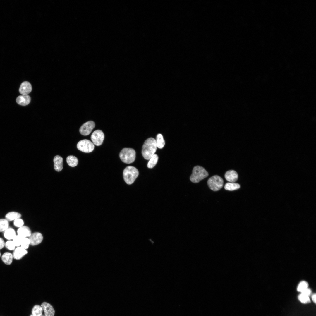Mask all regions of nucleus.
I'll list each match as a JSON object with an SVG mask.
<instances>
[{
    "label": "nucleus",
    "instance_id": "obj_30",
    "mask_svg": "<svg viewBox=\"0 0 316 316\" xmlns=\"http://www.w3.org/2000/svg\"><path fill=\"white\" fill-rule=\"evenodd\" d=\"M5 246L7 249L11 250H14L16 247L13 241L10 240L5 243Z\"/></svg>",
    "mask_w": 316,
    "mask_h": 316
},
{
    "label": "nucleus",
    "instance_id": "obj_4",
    "mask_svg": "<svg viewBox=\"0 0 316 316\" xmlns=\"http://www.w3.org/2000/svg\"><path fill=\"white\" fill-rule=\"evenodd\" d=\"M119 157L123 162L126 164H130L135 160L136 152L133 149L125 148L123 149L120 152Z\"/></svg>",
    "mask_w": 316,
    "mask_h": 316
},
{
    "label": "nucleus",
    "instance_id": "obj_2",
    "mask_svg": "<svg viewBox=\"0 0 316 316\" xmlns=\"http://www.w3.org/2000/svg\"><path fill=\"white\" fill-rule=\"evenodd\" d=\"M208 173L203 167L200 166H195L193 168L190 179L193 183H197L207 177Z\"/></svg>",
    "mask_w": 316,
    "mask_h": 316
},
{
    "label": "nucleus",
    "instance_id": "obj_31",
    "mask_svg": "<svg viewBox=\"0 0 316 316\" xmlns=\"http://www.w3.org/2000/svg\"><path fill=\"white\" fill-rule=\"evenodd\" d=\"M24 224L23 220L20 218L16 219L14 221V225L17 227H21L23 226Z\"/></svg>",
    "mask_w": 316,
    "mask_h": 316
},
{
    "label": "nucleus",
    "instance_id": "obj_26",
    "mask_svg": "<svg viewBox=\"0 0 316 316\" xmlns=\"http://www.w3.org/2000/svg\"><path fill=\"white\" fill-rule=\"evenodd\" d=\"M299 300L302 303H306L310 302L309 296L303 293H301L298 296Z\"/></svg>",
    "mask_w": 316,
    "mask_h": 316
},
{
    "label": "nucleus",
    "instance_id": "obj_3",
    "mask_svg": "<svg viewBox=\"0 0 316 316\" xmlns=\"http://www.w3.org/2000/svg\"><path fill=\"white\" fill-rule=\"evenodd\" d=\"M138 174V170L132 166L126 167L124 169L123 172L124 180L126 183L129 185L133 183Z\"/></svg>",
    "mask_w": 316,
    "mask_h": 316
},
{
    "label": "nucleus",
    "instance_id": "obj_7",
    "mask_svg": "<svg viewBox=\"0 0 316 316\" xmlns=\"http://www.w3.org/2000/svg\"><path fill=\"white\" fill-rule=\"evenodd\" d=\"M104 138V135L103 132L100 130H97L94 131L92 133L91 139L94 145L99 146L102 144Z\"/></svg>",
    "mask_w": 316,
    "mask_h": 316
},
{
    "label": "nucleus",
    "instance_id": "obj_23",
    "mask_svg": "<svg viewBox=\"0 0 316 316\" xmlns=\"http://www.w3.org/2000/svg\"><path fill=\"white\" fill-rule=\"evenodd\" d=\"M158 157L156 154H154L150 159L148 163L147 166L149 168H152L154 167L157 162Z\"/></svg>",
    "mask_w": 316,
    "mask_h": 316
},
{
    "label": "nucleus",
    "instance_id": "obj_16",
    "mask_svg": "<svg viewBox=\"0 0 316 316\" xmlns=\"http://www.w3.org/2000/svg\"><path fill=\"white\" fill-rule=\"evenodd\" d=\"M53 161L54 169L58 172L61 171L63 168V158L60 156L56 155L54 157Z\"/></svg>",
    "mask_w": 316,
    "mask_h": 316
},
{
    "label": "nucleus",
    "instance_id": "obj_8",
    "mask_svg": "<svg viewBox=\"0 0 316 316\" xmlns=\"http://www.w3.org/2000/svg\"><path fill=\"white\" fill-rule=\"evenodd\" d=\"M95 126V122L90 121L83 124L79 129L80 134L84 136L89 135Z\"/></svg>",
    "mask_w": 316,
    "mask_h": 316
},
{
    "label": "nucleus",
    "instance_id": "obj_19",
    "mask_svg": "<svg viewBox=\"0 0 316 316\" xmlns=\"http://www.w3.org/2000/svg\"><path fill=\"white\" fill-rule=\"evenodd\" d=\"M4 237L8 240L13 239L16 236L15 231L13 228H8L4 231Z\"/></svg>",
    "mask_w": 316,
    "mask_h": 316
},
{
    "label": "nucleus",
    "instance_id": "obj_24",
    "mask_svg": "<svg viewBox=\"0 0 316 316\" xmlns=\"http://www.w3.org/2000/svg\"><path fill=\"white\" fill-rule=\"evenodd\" d=\"M43 309L42 307L39 305H36L33 308L32 313V315L35 316H40L42 314Z\"/></svg>",
    "mask_w": 316,
    "mask_h": 316
},
{
    "label": "nucleus",
    "instance_id": "obj_34",
    "mask_svg": "<svg viewBox=\"0 0 316 316\" xmlns=\"http://www.w3.org/2000/svg\"><path fill=\"white\" fill-rule=\"evenodd\" d=\"M312 299L314 302L316 303V294H315L312 295Z\"/></svg>",
    "mask_w": 316,
    "mask_h": 316
},
{
    "label": "nucleus",
    "instance_id": "obj_14",
    "mask_svg": "<svg viewBox=\"0 0 316 316\" xmlns=\"http://www.w3.org/2000/svg\"><path fill=\"white\" fill-rule=\"evenodd\" d=\"M16 100L18 104L22 106H26L30 102L31 98L28 95H21L17 97Z\"/></svg>",
    "mask_w": 316,
    "mask_h": 316
},
{
    "label": "nucleus",
    "instance_id": "obj_22",
    "mask_svg": "<svg viewBox=\"0 0 316 316\" xmlns=\"http://www.w3.org/2000/svg\"><path fill=\"white\" fill-rule=\"evenodd\" d=\"M156 140L157 147L162 149L164 147L165 144V142L163 136L161 134H158L157 135Z\"/></svg>",
    "mask_w": 316,
    "mask_h": 316
},
{
    "label": "nucleus",
    "instance_id": "obj_13",
    "mask_svg": "<svg viewBox=\"0 0 316 316\" xmlns=\"http://www.w3.org/2000/svg\"><path fill=\"white\" fill-rule=\"evenodd\" d=\"M224 177L228 181L231 183H233L237 180L238 175L235 171L230 170L226 172Z\"/></svg>",
    "mask_w": 316,
    "mask_h": 316
},
{
    "label": "nucleus",
    "instance_id": "obj_29",
    "mask_svg": "<svg viewBox=\"0 0 316 316\" xmlns=\"http://www.w3.org/2000/svg\"><path fill=\"white\" fill-rule=\"evenodd\" d=\"M23 237L18 235H16L13 239V241L16 246L19 247L20 245Z\"/></svg>",
    "mask_w": 316,
    "mask_h": 316
},
{
    "label": "nucleus",
    "instance_id": "obj_35",
    "mask_svg": "<svg viewBox=\"0 0 316 316\" xmlns=\"http://www.w3.org/2000/svg\"><path fill=\"white\" fill-rule=\"evenodd\" d=\"M45 316V315H42H42H41V316Z\"/></svg>",
    "mask_w": 316,
    "mask_h": 316
},
{
    "label": "nucleus",
    "instance_id": "obj_21",
    "mask_svg": "<svg viewBox=\"0 0 316 316\" xmlns=\"http://www.w3.org/2000/svg\"><path fill=\"white\" fill-rule=\"evenodd\" d=\"M240 185L237 183H227L224 186L225 190L229 191H233L239 189Z\"/></svg>",
    "mask_w": 316,
    "mask_h": 316
},
{
    "label": "nucleus",
    "instance_id": "obj_11",
    "mask_svg": "<svg viewBox=\"0 0 316 316\" xmlns=\"http://www.w3.org/2000/svg\"><path fill=\"white\" fill-rule=\"evenodd\" d=\"M32 90L31 84L28 82L24 81L21 84L19 88V92L22 95H28Z\"/></svg>",
    "mask_w": 316,
    "mask_h": 316
},
{
    "label": "nucleus",
    "instance_id": "obj_9",
    "mask_svg": "<svg viewBox=\"0 0 316 316\" xmlns=\"http://www.w3.org/2000/svg\"><path fill=\"white\" fill-rule=\"evenodd\" d=\"M28 238L30 241V245L34 246L41 243L43 240V237L40 233L35 232L31 234Z\"/></svg>",
    "mask_w": 316,
    "mask_h": 316
},
{
    "label": "nucleus",
    "instance_id": "obj_1",
    "mask_svg": "<svg viewBox=\"0 0 316 316\" xmlns=\"http://www.w3.org/2000/svg\"><path fill=\"white\" fill-rule=\"evenodd\" d=\"M156 140L152 138L147 139L145 141L142 147V153L146 159L149 160L154 154L157 149Z\"/></svg>",
    "mask_w": 316,
    "mask_h": 316
},
{
    "label": "nucleus",
    "instance_id": "obj_6",
    "mask_svg": "<svg viewBox=\"0 0 316 316\" xmlns=\"http://www.w3.org/2000/svg\"><path fill=\"white\" fill-rule=\"evenodd\" d=\"M77 147L78 149L83 152L90 153L93 150L94 145L90 140L84 139L80 141L78 143Z\"/></svg>",
    "mask_w": 316,
    "mask_h": 316
},
{
    "label": "nucleus",
    "instance_id": "obj_28",
    "mask_svg": "<svg viewBox=\"0 0 316 316\" xmlns=\"http://www.w3.org/2000/svg\"><path fill=\"white\" fill-rule=\"evenodd\" d=\"M30 245V241L28 238H23L21 243V247L26 249L28 248Z\"/></svg>",
    "mask_w": 316,
    "mask_h": 316
},
{
    "label": "nucleus",
    "instance_id": "obj_15",
    "mask_svg": "<svg viewBox=\"0 0 316 316\" xmlns=\"http://www.w3.org/2000/svg\"><path fill=\"white\" fill-rule=\"evenodd\" d=\"M18 235L23 238H28L31 235V232L28 227L24 226L19 228L17 230Z\"/></svg>",
    "mask_w": 316,
    "mask_h": 316
},
{
    "label": "nucleus",
    "instance_id": "obj_10",
    "mask_svg": "<svg viewBox=\"0 0 316 316\" xmlns=\"http://www.w3.org/2000/svg\"><path fill=\"white\" fill-rule=\"evenodd\" d=\"M41 306L42 308L45 316H54L55 310L52 306L49 303L44 302L42 303Z\"/></svg>",
    "mask_w": 316,
    "mask_h": 316
},
{
    "label": "nucleus",
    "instance_id": "obj_33",
    "mask_svg": "<svg viewBox=\"0 0 316 316\" xmlns=\"http://www.w3.org/2000/svg\"><path fill=\"white\" fill-rule=\"evenodd\" d=\"M5 243L4 240L0 237V250L3 248L5 246Z\"/></svg>",
    "mask_w": 316,
    "mask_h": 316
},
{
    "label": "nucleus",
    "instance_id": "obj_27",
    "mask_svg": "<svg viewBox=\"0 0 316 316\" xmlns=\"http://www.w3.org/2000/svg\"><path fill=\"white\" fill-rule=\"evenodd\" d=\"M308 284L306 282L302 281L299 284L297 287V290L301 293L308 288Z\"/></svg>",
    "mask_w": 316,
    "mask_h": 316
},
{
    "label": "nucleus",
    "instance_id": "obj_32",
    "mask_svg": "<svg viewBox=\"0 0 316 316\" xmlns=\"http://www.w3.org/2000/svg\"><path fill=\"white\" fill-rule=\"evenodd\" d=\"M301 293L304 294L306 295H307L308 296H309V295L311 293V291L310 289L307 288V289L304 291H303Z\"/></svg>",
    "mask_w": 316,
    "mask_h": 316
},
{
    "label": "nucleus",
    "instance_id": "obj_37",
    "mask_svg": "<svg viewBox=\"0 0 316 316\" xmlns=\"http://www.w3.org/2000/svg\"><path fill=\"white\" fill-rule=\"evenodd\" d=\"M0 256H1V253H0Z\"/></svg>",
    "mask_w": 316,
    "mask_h": 316
},
{
    "label": "nucleus",
    "instance_id": "obj_5",
    "mask_svg": "<svg viewBox=\"0 0 316 316\" xmlns=\"http://www.w3.org/2000/svg\"><path fill=\"white\" fill-rule=\"evenodd\" d=\"M224 184L223 179L218 175H214L208 180L207 184L209 188L214 191H217L222 188Z\"/></svg>",
    "mask_w": 316,
    "mask_h": 316
},
{
    "label": "nucleus",
    "instance_id": "obj_18",
    "mask_svg": "<svg viewBox=\"0 0 316 316\" xmlns=\"http://www.w3.org/2000/svg\"><path fill=\"white\" fill-rule=\"evenodd\" d=\"M21 214L15 212H11L8 213L6 215L5 218L8 221H11L16 219L20 218Z\"/></svg>",
    "mask_w": 316,
    "mask_h": 316
},
{
    "label": "nucleus",
    "instance_id": "obj_20",
    "mask_svg": "<svg viewBox=\"0 0 316 316\" xmlns=\"http://www.w3.org/2000/svg\"><path fill=\"white\" fill-rule=\"evenodd\" d=\"M66 160L68 164L71 167L75 166L78 163V159L76 157L73 155H70L67 157Z\"/></svg>",
    "mask_w": 316,
    "mask_h": 316
},
{
    "label": "nucleus",
    "instance_id": "obj_36",
    "mask_svg": "<svg viewBox=\"0 0 316 316\" xmlns=\"http://www.w3.org/2000/svg\"><path fill=\"white\" fill-rule=\"evenodd\" d=\"M30 316H34V315H33L32 314L30 315Z\"/></svg>",
    "mask_w": 316,
    "mask_h": 316
},
{
    "label": "nucleus",
    "instance_id": "obj_12",
    "mask_svg": "<svg viewBox=\"0 0 316 316\" xmlns=\"http://www.w3.org/2000/svg\"><path fill=\"white\" fill-rule=\"evenodd\" d=\"M27 253L26 249L21 246L17 247L14 249L13 253V258L16 260H20Z\"/></svg>",
    "mask_w": 316,
    "mask_h": 316
},
{
    "label": "nucleus",
    "instance_id": "obj_25",
    "mask_svg": "<svg viewBox=\"0 0 316 316\" xmlns=\"http://www.w3.org/2000/svg\"><path fill=\"white\" fill-rule=\"evenodd\" d=\"M9 226L8 221L6 219H0V232L4 231L7 229Z\"/></svg>",
    "mask_w": 316,
    "mask_h": 316
},
{
    "label": "nucleus",
    "instance_id": "obj_17",
    "mask_svg": "<svg viewBox=\"0 0 316 316\" xmlns=\"http://www.w3.org/2000/svg\"><path fill=\"white\" fill-rule=\"evenodd\" d=\"M13 258L12 254L9 252H5L2 256L1 259L2 261L6 264L10 265L12 262Z\"/></svg>",
    "mask_w": 316,
    "mask_h": 316
}]
</instances>
